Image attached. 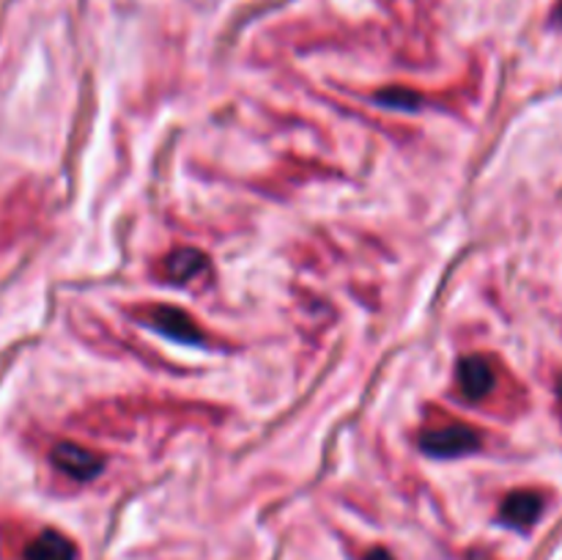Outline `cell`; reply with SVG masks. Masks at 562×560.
<instances>
[{
	"label": "cell",
	"mask_w": 562,
	"mask_h": 560,
	"mask_svg": "<svg viewBox=\"0 0 562 560\" xmlns=\"http://www.w3.org/2000/svg\"><path fill=\"white\" fill-rule=\"evenodd\" d=\"M379 102H384L387 108H417L420 97L415 91H406V88H393V91H382L379 93Z\"/></svg>",
	"instance_id": "cell-8"
},
{
	"label": "cell",
	"mask_w": 562,
	"mask_h": 560,
	"mask_svg": "<svg viewBox=\"0 0 562 560\" xmlns=\"http://www.w3.org/2000/svg\"><path fill=\"white\" fill-rule=\"evenodd\" d=\"M420 448L439 459H453V456H464L481 448V432L467 423H448V426L423 432Z\"/></svg>",
	"instance_id": "cell-1"
},
{
	"label": "cell",
	"mask_w": 562,
	"mask_h": 560,
	"mask_svg": "<svg viewBox=\"0 0 562 560\" xmlns=\"http://www.w3.org/2000/svg\"><path fill=\"white\" fill-rule=\"evenodd\" d=\"M472 560H486V558H472Z\"/></svg>",
	"instance_id": "cell-12"
},
{
	"label": "cell",
	"mask_w": 562,
	"mask_h": 560,
	"mask_svg": "<svg viewBox=\"0 0 562 560\" xmlns=\"http://www.w3.org/2000/svg\"><path fill=\"white\" fill-rule=\"evenodd\" d=\"M25 560H75V544L58 530H44L25 547Z\"/></svg>",
	"instance_id": "cell-7"
},
{
	"label": "cell",
	"mask_w": 562,
	"mask_h": 560,
	"mask_svg": "<svg viewBox=\"0 0 562 560\" xmlns=\"http://www.w3.org/2000/svg\"><path fill=\"white\" fill-rule=\"evenodd\" d=\"M206 269H209L206 256H203L201 250H195V247H179V250L170 253V256L165 258V264H162L165 278L173 280V283H179V285H184V283H190V280L201 278Z\"/></svg>",
	"instance_id": "cell-6"
},
{
	"label": "cell",
	"mask_w": 562,
	"mask_h": 560,
	"mask_svg": "<svg viewBox=\"0 0 562 560\" xmlns=\"http://www.w3.org/2000/svg\"><path fill=\"white\" fill-rule=\"evenodd\" d=\"M554 20H558L560 25H562V0H560V5H558V11H554Z\"/></svg>",
	"instance_id": "cell-10"
},
{
	"label": "cell",
	"mask_w": 562,
	"mask_h": 560,
	"mask_svg": "<svg viewBox=\"0 0 562 560\" xmlns=\"http://www.w3.org/2000/svg\"><path fill=\"white\" fill-rule=\"evenodd\" d=\"M140 318L151 329L162 333L165 338L176 340V344H187V346L203 344V333H201V327H198V322L192 316H187L181 307H170V305L143 307Z\"/></svg>",
	"instance_id": "cell-2"
},
{
	"label": "cell",
	"mask_w": 562,
	"mask_h": 560,
	"mask_svg": "<svg viewBox=\"0 0 562 560\" xmlns=\"http://www.w3.org/2000/svg\"><path fill=\"white\" fill-rule=\"evenodd\" d=\"M558 395H560V404H562V377H560V384H558Z\"/></svg>",
	"instance_id": "cell-11"
},
{
	"label": "cell",
	"mask_w": 562,
	"mask_h": 560,
	"mask_svg": "<svg viewBox=\"0 0 562 560\" xmlns=\"http://www.w3.org/2000/svg\"><path fill=\"white\" fill-rule=\"evenodd\" d=\"M366 560H395V558H393V555L387 552V549L376 547V549H371V552L366 555Z\"/></svg>",
	"instance_id": "cell-9"
},
{
	"label": "cell",
	"mask_w": 562,
	"mask_h": 560,
	"mask_svg": "<svg viewBox=\"0 0 562 560\" xmlns=\"http://www.w3.org/2000/svg\"><path fill=\"white\" fill-rule=\"evenodd\" d=\"M49 459H53V464L64 475L75 478V481H91V478H97L104 470L102 456L77 443H58L49 450Z\"/></svg>",
	"instance_id": "cell-3"
},
{
	"label": "cell",
	"mask_w": 562,
	"mask_h": 560,
	"mask_svg": "<svg viewBox=\"0 0 562 560\" xmlns=\"http://www.w3.org/2000/svg\"><path fill=\"white\" fill-rule=\"evenodd\" d=\"M456 377H459L461 393L472 401L492 393L494 382H497V373H494L492 362L481 355L464 357V360L459 362V368H456Z\"/></svg>",
	"instance_id": "cell-4"
},
{
	"label": "cell",
	"mask_w": 562,
	"mask_h": 560,
	"mask_svg": "<svg viewBox=\"0 0 562 560\" xmlns=\"http://www.w3.org/2000/svg\"><path fill=\"white\" fill-rule=\"evenodd\" d=\"M541 511H543L541 494L530 492V489H519V492H510L508 497L503 500L499 516L505 519V525L516 527V530H525V527L536 525Z\"/></svg>",
	"instance_id": "cell-5"
}]
</instances>
